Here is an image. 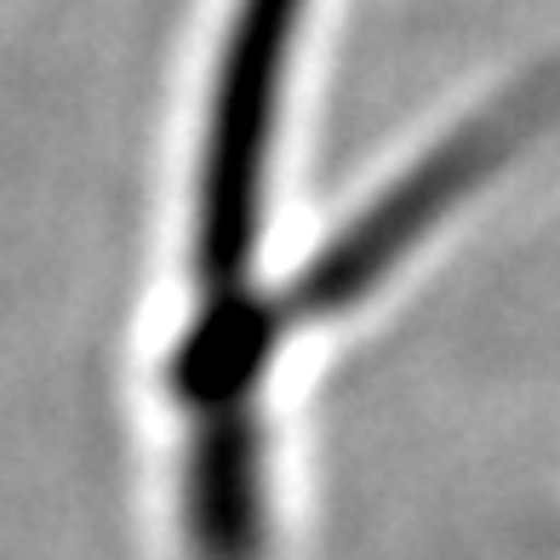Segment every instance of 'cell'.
Instances as JSON below:
<instances>
[{
    "instance_id": "cell-1",
    "label": "cell",
    "mask_w": 560,
    "mask_h": 560,
    "mask_svg": "<svg viewBox=\"0 0 560 560\" xmlns=\"http://www.w3.org/2000/svg\"><path fill=\"white\" fill-rule=\"evenodd\" d=\"M303 23V0H241L229 23L212 109H207V149L195 172V315H218L246 303V269L258 252V212H264V166L269 132L280 109V74L292 63V40Z\"/></svg>"
},
{
    "instance_id": "cell-2",
    "label": "cell",
    "mask_w": 560,
    "mask_h": 560,
    "mask_svg": "<svg viewBox=\"0 0 560 560\" xmlns=\"http://www.w3.org/2000/svg\"><path fill=\"white\" fill-rule=\"evenodd\" d=\"M549 104V97H515L509 109L475 120L464 138L441 143L412 177H400L389 195H377V207L349 223L343 235L326 246V258L298 280V315H326V310H343L349 298H361L377 275H384L406 246H412L429 223H435L464 184H475L492 161H503V149L515 143V132Z\"/></svg>"
}]
</instances>
